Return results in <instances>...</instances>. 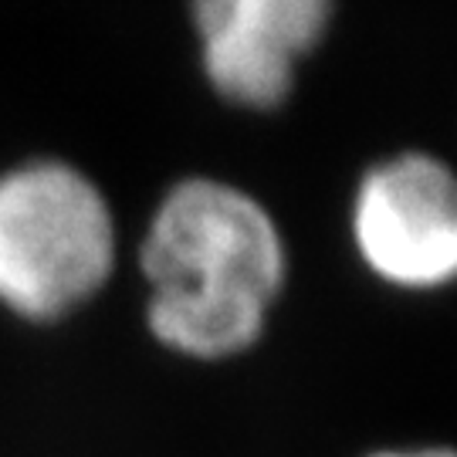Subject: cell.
I'll return each instance as SVG.
<instances>
[{"label": "cell", "mask_w": 457, "mask_h": 457, "mask_svg": "<svg viewBox=\"0 0 457 457\" xmlns=\"http://www.w3.org/2000/svg\"><path fill=\"white\" fill-rule=\"evenodd\" d=\"M362 457H457L451 444H417V447H379Z\"/></svg>", "instance_id": "obj_5"}, {"label": "cell", "mask_w": 457, "mask_h": 457, "mask_svg": "<svg viewBox=\"0 0 457 457\" xmlns=\"http://www.w3.org/2000/svg\"><path fill=\"white\" fill-rule=\"evenodd\" d=\"M349 237L362 268L386 288L430 295L457 285V170L424 149L366 166Z\"/></svg>", "instance_id": "obj_3"}, {"label": "cell", "mask_w": 457, "mask_h": 457, "mask_svg": "<svg viewBox=\"0 0 457 457\" xmlns=\"http://www.w3.org/2000/svg\"><path fill=\"white\" fill-rule=\"evenodd\" d=\"M146 328L170 353L200 362L262 343L288 285V245L271 211L217 177L173 183L139 241Z\"/></svg>", "instance_id": "obj_1"}, {"label": "cell", "mask_w": 457, "mask_h": 457, "mask_svg": "<svg viewBox=\"0 0 457 457\" xmlns=\"http://www.w3.org/2000/svg\"><path fill=\"white\" fill-rule=\"evenodd\" d=\"M115 268V217L79 166L28 160L0 173V302L51 322L79 309Z\"/></svg>", "instance_id": "obj_2"}, {"label": "cell", "mask_w": 457, "mask_h": 457, "mask_svg": "<svg viewBox=\"0 0 457 457\" xmlns=\"http://www.w3.org/2000/svg\"><path fill=\"white\" fill-rule=\"evenodd\" d=\"M332 11L336 0H190L211 88L237 109H281L298 65L322 45Z\"/></svg>", "instance_id": "obj_4"}]
</instances>
